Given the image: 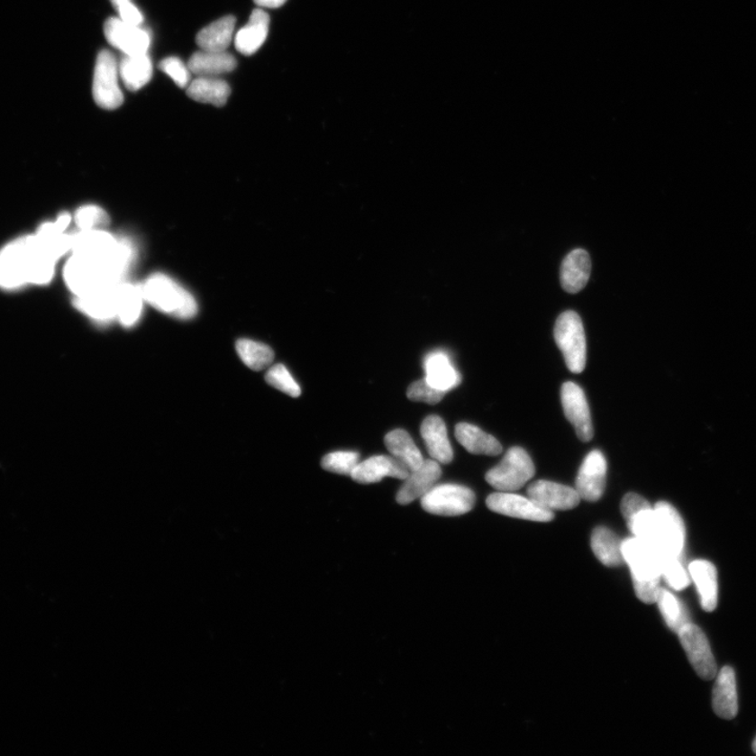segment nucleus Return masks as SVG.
<instances>
[{
    "mask_svg": "<svg viewBox=\"0 0 756 756\" xmlns=\"http://www.w3.org/2000/svg\"><path fill=\"white\" fill-rule=\"evenodd\" d=\"M622 554L631 569L635 595L648 605L656 603L662 578L660 552L651 544L633 536L624 540Z\"/></svg>",
    "mask_w": 756,
    "mask_h": 756,
    "instance_id": "f257e3e1",
    "label": "nucleus"
},
{
    "mask_svg": "<svg viewBox=\"0 0 756 756\" xmlns=\"http://www.w3.org/2000/svg\"><path fill=\"white\" fill-rule=\"evenodd\" d=\"M141 287L145 302L163 314L179 320H192L198 314V304L192 294L163 273H154Z\"/></svg>",
    "mask_w": 756,
    "mask_h": 756,
    "instance_id": "f03ea898",
    "label": "nucleus"
},
{
    "mask_svg": "<svg viewBox=\"0 0 756 756\" xmlns=\"http://www.w3.org/2000/svg\"><path fill=\"white\" fill-rule=\"evenodd\" d=\"M63 278L75 296H84L123 282L109 265L72 253L63 269Z\"/></svg>",
    "mask_w": 756,
    "mask_h": 756,
    "instance_id": "7ed1b4c3",
    "label": "nucleus"
},
{
    "mask_svg": "<svg viewBox=\"0 0 756 756\" xmlns=\"http://www.w3.org/2000/svg\"><path fill=\"white\" fill-rule=\"evenodd\" d=\"M535 475V466L526 451L514 447L507 451L499 465L486 475L488 485L499 492H515L524 487Z\"/></svg>",
    "mask_w": 756,
    "mask_h": 756,
    "instance_id": "20e7f679",
    "label": "nucleus"
},
{
    "mask_svg": "<svg viewBox=\"0 0 756 756\" xmlns=\"http://www.w3.org/2000/svg\"><path fill=\"white\" fill-rule=\"evenodd\" d=\"M554 334L569 370L581 373L587 365V339L580 316L575 311L562 314L556 322Z\"/></svg>",
    "mask_w": 756,
    "mask_h": 756,
    "instance_id": "39448f33",
    "label": "nucleus"
},
{
    "mask_svg": "<svg viewBox=\"0 0 756 756\" xmlns=\"http://www.w3.org/2000/svg\"><path fill=\"white\" fill-rule=\"evenodd\" d=\"M119 65L110 50H101L95 66L93 96L95 103L105 110H116L123 104V94L119 86Z\"/></svg>",
    "mask_w": 756,
    "mask_h": 756,
    "instance_id": "423d86ee",
    "label": "nucleus"
},
{
    "mask_svg": "<svg viewBox=\"0 0 756 756\" xmlns=\"http://www.w3.org/2000/svg\"><path fill=\"white\" fill-rule=\"evenodd\" d=\"M657 515L656 548L664 557L682 559L685 548L686 531L683 519L675 507L665 501L653 506Z\"/></svg>",
    "mask_w": 756,
    "mask_h": 756,
    "instance_id": "0eeeda50",
    "label": "nucleus"
},
{
    "mask_svg": "<svg viewBox=\"0 0 756 756\" xmlns=\"http://www.w3.org/2000/svg\"><path fill=\"white\" fill-rule=\"evenodd\" d=\"M475 501V494L469 487L447 484L435 486L425 494L422 498V506L430 514L453 517L471 511Z\"/></svg>",
    "mask_w": 756,
    "mask_h": 756,
    "instance_id": "6e6552de",
    "label": "nucleus"
},
{
    "mask_svg": "<svg viewBox=\"0 0 756 756\" xmlns=\"http://www.w3.org/2000/svg\"><path fill=\"white\" fill-rule=\"evenodd\" d=\"M30 266L28 236L6 244L0 250V288L15 290L29 285Z\"/></svg>",
    "mask_w": 756,
    "mask_h": 756,
    "instance_id": "1a4fd4ad",
    "label": "nucleus"
},
{
    "mask_svg": "<svg viewBox=\"0 0 756 756\" xmlns=\"http://www.w3.org/2000/svg\"><path fill=\"white\" fill-rule=\"evenodd\" d=\"M678 634L697 676L706 681L714 679L717 673L715 659L711 651L709 641L701 628L689 622L678 632Z\"/></svg>",
    "mask_w": 756,
    "mask_h": 756,
    "instance_id": "9d476101",
    "label": "nucleus"
},
{
    "mask_svg": "<svg viewBox=\"0 0 756 756\" xmlns=\"http://www.w3.org/2000/svg\"><path fill=\"white\" fill-rule=\"evenodd\" d=\"M487 506L491 511L505 515V516L536 523H550L554 519V512L545 510L533 501L529 496L524 497L514 492H496L487 498Z\"/></svg>",
    "mask_w": 756,
    "mask_h": 756,
    "instance_id": "9b49d317",
    "label": "nucleus"
},
{
    "mask_svg": "<svg viewBox=\"0 0 756 756\" xmlns=\"http://www.w3.org/2000/svg\"><path fill=\"white\" fill-rule=\"evenodd\" d=\"M105 35L111 46L122 50L124 55L148 54L150 35L148 30L126 23L119 17L107 19Z\"/></svg>",
    "mask_w": 756,
    "mask_h": 756,
    "instance_id": "f8f14e48",
    "label": "nucleus"
},
{
    "mask_svg": "<svg viewBox=\"0 0 756 756\" xmlns=\"http://www.w3.org/2000/svg\"><path fill=\"white\" fill-rule=\"evenodd\" d=\"M561 403L565 417L574 425L578 438L584 442L592 441V417L582 387L571 381L565 383L561 387Z\"/></svg>",
    "mask_w": 756,
    "mask_h": 756,
    "instance_id": "ddd939ff",
    "label": "nucleus"
},
{
    "mask_svg": "<svg viewBox=\"0 0 756 756\" xmlns=\"http://www.w3.org/2000/svg\"><path fill=\"white\" fill-rule=\"evenodd\" d=\"M607 463L599 450H594L584 459L576 479V490L581 499L595 503L606 490Z\"/></svg>",
    "mask_w": 756,
    "mask_h": 756,
    "instance_id": "4468645a",
    "label": "nucleus"
},
{
    "mask_svg": "<svg viewBox=\"0 0 756 756\" xmlns=\"http://www.w3.org/2000/svg\"><path fill=\"white\" fill-rule=\"evenodd\" d=\"M526 493L537 505L551 512L571 510L581 500L575 487L548 480L533 482Z\"/></svg>",
    "mask_w": 756,
    "mask_h": 756,
    "instance_id": "2eb2a0df",
    "label": "nucleus"
},
{
    "mask_svg": "<svg viewBox=\"0 0 756 756\" xmlns=\"http://www.w3.org/2000/svg\"><path fill=\"white\" fill-rule=\"evenodd\" d=\"M409 474V469L393 456L378 455L359 462L351 478L359 484L370 485L385 478L405 480Z\"/></svg>",
    "mask_w": 756,
    "mask_h": 756,
    "instance_id": "dca6fc26",
    "label": "nucleus"
},
{
    "mask_svg": "<svg viewBox=\"0 0 756 756\" xmlns=\"http://www.w3.org/2000/svg\"><path fill=\"white\" fill-rule=\"evenodd\" d=\"M442 476L440 462L434 460H424L423 465L410 472L399 488L396 501L399 505L406 506L416 499H422L425 494L433 488Z\"/></svg>",
    "mask_w": 756,
    "mask_h": 756,
    "instance_id": "f3484780",
    "label": "nucleus"
},
{
    "mask_svg": "<svg viewBox=\"0 0 756 756\" xmlns=\"http://www.w3.org/2000/svg\"><path fill=\"white\" fill-rule=\"evenodd\" d=\"M118 285L84 296H75V307L99 323H109L117 320Z\"/></svg>",
    "mask_w": 756,
    "mask_h": 756,
    "instance_id": "a211bd4d",
    "label": "nucleus"
},
{
    "mask_svg": "<svg viewBox=\"0 0 756 756\" xmlns=\"http://www.w3.org/2000/svg\"><path fill=\"white\" fill-rule=\"evenodd\" d=\"M713 707L715 713L722 719L733 720L738 715L739 702L736 679L734 670L730 666L723 667L721 671L716 673Z\"/></svg>",
    "mask_w": 756,
    "mask_h": 756,
    "instance_id": "6ab92c4d",
    "label": "nucleus"
},
{
    "mask_svg": "<svg viewBox=\"0 0 756 756\" xmlns=\"http://www.w3.org/2000/svg\"><path fill=\"white\" fill-rule=\"evenodd\" d=\"M421 433L432 460L448 465L453 460V450L448 437L446 424L440 416L431 415L424 419Z\"/></svg>",
    "mask_w": 756,
    "mask_h": 756,
    "instance_id": "aec40b11",
    "label": "nucleus"
},
{
    "mask_svg": "<svg viewBox=\"0 0 756 756\" xmlns=\"http://www.w3.org/2000/svg\"><path fill=\"white\" fill-rule=\"evenodd\" d=\"M187 67L198 77H218L232 72L237 67V60L226 50L217 52L201 50L190 57Z\"/></svg>",
    "mask_w": 756,
    "mask_h": 756,
    "instance_id": "412c9836",
    "label": "nucleus"
},
{
    "mask_svg": "<svg viewBox=\"0 0 756 756\" xmlns=\"http://www.w3.org/2000/svg\"><path fill=\"white\" fill-rule=\"evenodd\" d=\"M270 18L263 9H256L251 13L250 22L241 29L234 43L241 54L250 56L263 46L269 36Z\"/></svg>",
    "mask_w": 756,
    "mask_h": 756,
    "instance_id": "4be33fe9",
    "label": "nucleus"
},
{
    "mask_svg": "<svg viewBox=\"0 0 756 756\" xmlns=\"http://www.w3.org/2000/svg\"><path fill=\"white\" fill-rule=\"evenodd\" d=\"M425 379L437 389L449 392L461 383V377L455 369L447 353L431 352L424 359Z\"/></svg>",
    "mask_w": 756,
    "mask_h": 756,
    "instance_id": "5701e85b",
    "label": "nucleus"
},
{
    "mask_svg": "<svg viewBox=\"0 0 756 756\" xmlns=\"http://www.w3.org/2000/svg\"><path fill=\"white\" fill-rule=\"evenodd\" d=\"M690 579L695 582L705 612H714L717 606V571L706 560L692 561L688 567Z\"/></svg>",
    "mask_w": 756,
    "mask_h": 756,
    "instance_id": "b1692460",
    "label": "nucleus"
},
{
    "mask_svg": "<svg viewBox=\"0 0 756 756\" xmlns=\"http://www.w3.org/2000/svg\"><path fill=\"white\" fill-rule=\"evenodd\" d=\"M592 270V260L584 250H576L568 254L561 266V285L569 294L581 291L588 282Z\"/></svg>",
    "mask_w": 756,
    "mask_h": 756,
    "instance_id": "393cba45",
    "label": "nucleus"
},
{
    "mask_svg": "<svg viewBox=\"0 0 756 756\" xmlns=\"http://www.w3.org/2000/svg\"><path fill=\"white\" fill-rule=\"evenodd\" d=\"M145 303L141 285L122 282L117 289V320L125 328L141 319Z\"/></svg>",
    "mask_w": 756,
    "mask_h": 756,
    "instance_id": "a878e982",
    "label": "nucleus"
},
{
    "mask_svg": "<svg viewBox=\"0 0 756 756\" xmlns=\"http://www.w3.org/2000/svg\"><path fill=\"white\" fill-rule=\"evenodd\" d=\"M456 440L468 452L475 455L496 456L503 452V446L494 436L476 425L460 423L456 425Z\"/></svg>",
    "mask_w": 756,
    "mask_h": 756,
    "instance_id": "bb28decb",
    "label": "nucleus"
},
{
    "mask_svg": "<svg viewBox=\"0 0 756 756\" xmlns=\"http://www.w3.org/2000/svg\"><path fill=\"white\" fill-rule=\"evenodd\" d=\"M385 444L391 456L402 462L410 472L415 471L424 461L421 451L405 430L391 431L385 437Z\"/></svg>",
    "mask_w": 756,
    "mask_h": 756,
    "instance_id": "cd10ccee",
    "label": "nucleus"
},
{
    "mask_svg": "<svg viewBox=\"0 0 756 756\" xmlns=\"http://www.w3.org/2000/svg\"><path fill=\"white\" fill-rule=\"evenodd\" d=\"M187 88L189 98L201 104L224 106L231 96V87L218 77H196Z\"/></svg>",
    "mask_w": 756,
    "mask_h": 756,
    "instance_id": "c85d7f7f",
    "label": "nucleus"
},
{
    "mask_svg": "<svg viewBox=\"0 0 756 756\" xmlns=\"http://www.w3.org/2000/svg\"><path fill=\"white\" fill-rule=\"evenodd\" d=\"M622 543L624 542L606 526L596 527L590 539L595 556L608 568L619 567L624 563Z\"/></svg>",
    "mask_w": 756,
    "mask_h": 756,
    "instance_id": "c756f323",
    "label": "nucleus"
},
{
    "mask_svg": "<svg viewBox=\"0 0 756 756\" xmlns=\"http://www.w3.org/2000/svg\"><path fill=\"white\" fill-rule=\"evenodd\" d=\"M234 28H236V18L233 16L221 18L199 32L196 38V44L200 50L223 52L231 46Z\"/></svg>",
    "mask_w": 756,
    "mask_h": 756,
    "instance_id": "7c9ffc66",
    "label": "nucleus"
},
{
    "mask_svg": "<svg viewBox=\"0 0 756 756\" xmlns=\"http://www.w3.org/2000/svg\"><path fill=\"white\" fill-rule=\"evenodd\" d=\"M120 78L132 92H137L151 79L152 63L148 54L125 55L119 63Z\"/></svg>",
    "mask_w": 756,
    "mask_h": 756,
    "instance_id": "2f4dec72",
    "label": "nucleus"
},
{
    "mask_svg": "<svg viewBox=\"0 0 756 756\" xmlns=\"http://www.w3.org/2000/svg\"><path fill=\"white\" fill-rule=\"evenodd\" d=\"M237 351L243 363L253 371L266 369L275 360V353L270 347L252 340L238 341Z\"/></svg>",
    "mask_w": 756,
    "mask_h": 756,
    "instance_id": "473e14b6",
    "label": "nucleus"
},
{
    "mask_svg": "<svg viewBox=\"0 0 756 756\" xmlns=\"http://www.w3.org/2000/svg\"><path fill=\"white\" fill-rule=\"evenodd\" d=\"M656 603L667 626L678 633L679 630L689 624L688 615L682 603L669 590L660 587Z\"/></svg>",
    "mask_w": 756,
    "mask_h": 756,
    "instance_id": "72a5a7b5",
    "label": "nucleus"
},
{
    "mask_svg": "<svg viewBox=\"0 0 756 756\" xmlns=\"http://www.w3.org/2000/svg\"><path fill=\"white\" fill-rule=\"evenodd\" d=\"M75 222L79 231L104 230L110 224V217L105 209L88 205L77 209L75 214Z\"/></svg>",
    "mask_w": 756,
    "mask_h": 756,
    "instance_id": "f704fd0d",
    "label": "nucleus"
},
{
    "mask_svg": "<svg viewBox=\"0 0 756 756\" xmlns=\"http://www.w3.org/2000/svg\"><path fill=\"white\" fill-rule=\"evenodd\" d=\"M360 462V455L357 452L339 451V452L329 453L323 457L322 468L328 472L351 476L354 469Z\"/></svg>",
    "mask_w": 756,
    "mask_h": 756,
    "instance_id": "c9c22d12",
    "label": "nucleus"
},
{
    "mask_svg": "<svg viewBox=\"0 0 756 756\" xmlns=\"http://www.w3.org/2000/svg\"><path fill=\"white\" fill-rule=\"evenodd\" d=\"M265 379L267 384L276 387L291 397H298L301 396L302 390L296 379L292 378L287 368L282 364H278L269 368L267 371Z\"/></svg>",
    "mask_w": 756,
    "mask_h": 756,
    "instance_id": "e433bc0d",
    "label": "nucleus"
},
{
    "mask_svg": "<svg viewBox=\"0 0 756 756\" xmlns=\"http://www.w3.org/2000/svg\"><path fill=\"white\" fill-rule=\"evenodd\" d=\"M662 577L669 586L676 590H682L690 584V576L683 567L681 559L664 557L662 559Z\"/></svg>",
    "mask_w": 756,
    "mask_h": 756,
    "instance_id": "4c0bfd02",
    "label": "nucleus"
},
{
    "mask_svg": "<svg viewBox=\"0 0 756 756\" xmlns=\"http://www.w3.org/2000/svg\"><path fill=\"white\" fill-rule=\"evenodd\" d=\"M447 392L437 389V387L428 383V380L419 379L413 383L406 391V396L412 402L425 403L429 405H436L446 396Z\"/></svg>",
    "mask_w": 756,
    "mask_h": 756,
    "instance_id": "58836bf2",
    "label": "nucleus"
},
{
    "mask_svg": "<svg viewBox=\"0 0 756 756\" xmlns=\"http://www.w3.org/2000/svg\"><path fill=\"white\" fill-rule=\"evenodd\" d=\"M159 68L169 75L175 84L181 88H186L190 84V73L192 72L189 71L186 63L178 57H169V59H163L159 63Z\"/></svg>",
    "mask_w": 756,
    "mask_h": 756,
    "instance_id": "ea45409f",
    "label": "nucleus"
},
{
    "mask_svg": "<svg viewBox=\"0 0 756 756\" xmlns=\"http://www.w3.org/2000/svg\"><path fill=\"white\" fill-rule=\"evenodd\" d=\"M651 506V504L648 503L645 498L640 496V495L628 493L625 495L624 500H622L621 511L624 519L628 521L632 519L634 515H637L639 512Z\"/></svg>",
    "mask_w": 756,
    "mask_h": 756,
    "instance_id": "a19ab883",
    "label": "nucleus"
},
{
    "mask_svg": "<svg viewBox=\"0 0 756 756\" xmlns=\"http://www.w3.org/2000/svg\"><path fill=\"white\" fill-rule=\"evenodd\" d=\"M114 8L118 12L119 18L126 23L137 25L141 27L144 17L142 13L139 11L137 6L133 5L131 0H122Z\"/></svg>",
    "mask_w": 756,
    "mask_h": 756,
    "instance_id": "79ce46f5",
    "label": "nucleus"
},
{
    "mask_svg": "<svg viewBox=\"0 0 756 756\" xmlns=\"http://www.w3.org/2000/svg\"><path fill=\"white\" fill-rule=\"evenodd\" d=\"M287 0H254L260 8L278 9L282 6Z\"/></svg>",
    "mask_w": 756,
    "mask_h": 756,
    "instance_id": "37998d69",
    "label": "nucleus"
},
{
    "mask_svg": "<svg viewBox=\"0 0 756 756\" xmlns=\"http://www.w3.org/2000/svg\"><path fill=\"white\" fill-rule=\"evenodd\" d=\"M119 2H122V0H111L113 5H117Z\"/></svg>",
    "mask_w": 756,
    "mask_h": 756,
    "instance_id": "c03bdc74",
    "label": "nucleus"
},
{
    "mask_svg": "<svg viewBox=\"0 0 756 756\" xmlns=\"http://www.w3.org/2000/svg\"><path fill=\"white\" fill-rule=\"evenodd\" d=\"M752 748H753V751H754V753H756V738H755V740H754V742H753Z\"/></svg>",
    "mask_w": 756,
    "mask_h": 756,
    "instance_id": "a18cd8bd",
    "label": "nucleus"
}]
</instances>
